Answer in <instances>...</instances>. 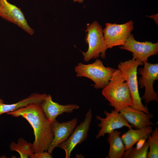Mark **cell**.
Instances as JSON below:
<instances>
[{
    "label": "cell",
    "mask_w": 158,
    "mask_h": 158,
    "mask_svg": "<svg viewBox=\"0 0 158 158\" xmlns=\"http://www.w3.org/2000/svg\"><path fill=\"white\" fill-rule=\"evenodd\" d=\"M7 114L16 117L21 116L31 125L35 136L32 144L34 153L47 151L53 136L51 123L43 112L41 104H31Z\"/></svg>",
    "instance_id": "1"
},
{
    "label": "cell",
    "mask_w": 158,
    "mask_h": 158,
    "mask_svg": "<svg viewBox=\"0 0 158 158\" xmlns=\"http://www.w3.org/2000/svg\"><path fill=\"white\" fill-rule=\"evenodd\" d=\"M102 94L116 111H119L124 107L132 106V99L128 85L119 69H116L109 83L103 88Z\"/></svg>",
    "instance_id": "2"
},
{
    "label": "cell",
    "mask_w": 158,
    "mask_h": 158,
    "mask_svg": "<svg viewBox=\"0 0 158 158\" xmlns=\"http://www.w3.org/2000/svg\"><path fill=\"white\" fill-rule=\"evenodd\" d=\"M74 69L77 77H85L91 80L94 83V87L96 89H103L107 85L116 70L105 67L98 59L91 64L79 63Z\"/></svg>",
    "instance_id": "3"
},
{
    "label": "cell",
    "mask_w": 158,
    "mask_h": 158,
    "mask_svg": "<svg viewBox=\"0 0 158 158\" xmlns=\"http://www.w3.org/2000/svg\"><path fill=\"white\" fill-rule=\"evenodd\" d=\"M143 64L144 63L140 60L133 58L124 62H121L118 64V67L128 85L132 99V106L146 113H148L149 112L147 107L143 104L140 96L137 76L138 67Z\"/></svg>",
    "instance_id": "4"
},
{
    "label": "cell",
    "mask_w": 158,
    "mask_h": 158,
    "mask_svg": "<svg viewBox=\"0 0 158 158\" xmlns=\"http://www.w3.org/2000/svg\"><path fill=\"white\" fill-rule=\"evenodd\" d=\"M85 38L88 47L86 52H82L84 60L88 62L92 59H96L100 56L102 59L106 57V51L108 49L105 42L103 30L101 25L95 21L88 25L86 29Z\"/></svg>",
    "instance_id": "5"
},
{
    "label": "cell",
    "mask_w": 158,
    "mask_h": 158,
    "mask_svg": "<svg viewBox=\"0 0 158 158\" xmlns=\"http://www.w3.org/2000/svg\"><path fill=\"white\" fill-rule=\"evenodd\" d=\"M144 67L138 71L141 75L138 80V85L141 88L145 87V92L141 98L145 103L148 104L151 102H157L158 97L154 90V82L158 79V64L144 63Z\"/></svg>",
    "instance_id": "6"
},
{
    "label": "cell",
    "mask_w": 158,
    "mask_h": 158,
    "mask_svg": "<svg viewBox=\"0 0 158 158\" xmlns=\"http://www.w3.org/2000/svg\"><path fill=\"white\" fill-rule=\"evenodd\" d=\"M105 25L103 30L108 49L123 45L134 28L132 20L121 24L107 23Z\"/></svg>",
    "instance_id": "7"
},
{
    "label": "cell",
    "mask_w": 158,
    "mask_h": 158,
    "mask_svg": "<svg viewBox=\"0 0 158 158\" xmlns=\"http://www.w3.org/2000/svg\"><path fill=\"white\" fill-rule=\"evenodd\" d=\"M92 118V110L90 109L86 114L84 121L76 127L65 141L58 146L65 151L66 158H70L75 147L87 139Z\"/></svg>",
    "instance_id": "8"
},
{
    "label": "cell",
    "mask_w": 158,
    "mask_h": 158,
    "mask_svg": "<svg viewBox=\"0 0 158 158\" xmlns=\"http://www.w3.org/2000/svg\"><path fill=\"white\" fill-rule=\"evenodd\" d=\"M121 49L129 51L133 53V58L143 63L147 61L148 58L158 53V43L150 42H140L135 40L130 34L124 44L119 47Z\"/></svg>",
    "instance_id": "9"
},
{
    "label": "cell",
    "mask_w": 158,
    "mask_h": 158,
    "mask_svg": "<svg viewBox=\"0 0 158 158\" xmlns=\"http://www.w3.org/2000/svg\"><path fill=\"white\" fill-rule=\"evenodd\" d=\"M104 113L106 116L105 118H102L99 115L96 117L97 119L100 121L98 124L100 129L95 136L96 139L104 137L106 134L123 127H127L128 129L133 127L119 111L111 110L110 112L105 110Z\"/></svg>",
    "instance_id": "10"
},
{
    "label": "cell",
    "mask_w": 158,
    "mask_h": 158,
    "mask_svg": "<svg viewBox=\"0 0 158 158\" xmlns=\"http://www.w3.org/2000/svg\"><path fill=\"white\" fill-rule=\"evenodd\" d=\"M0 16L8 21L14 23L30 35L34 30L28 25L20 9L7 0H0Z\"/></svg>",
    "instance_id": "11"
},
{
    "label": "cell",
    "mask_w": 158,
    "mask_h": 158,
    "mask_svg": "<svg viewBox=\"0 0 158 158\" xmlns=\"http://www.w3.org/2000/svg\"><path fill=\"white\" fill-rule=\"evenodd\" d=\"M78 119L60 123L56 119L51 123L53 138L47 152L51 154L54 149L65 141L69 137L76 126Z\"/></svg>",
    "instance_id": "12"
},
{
    "label": "cell",
    "mask_w": 158,
    "mask_h": 158,
    "mask_svg": "<svg viewBox=\"0 0 158 158\" xmlns=\"http://www.w3.org/2000/svg\"><path fill=\"white\" fill-rule=\"evenodd\" d=\"M119 112L124 117L128 122L136 129H141L154 124L150 120L154 115L128 106L121 109Z\"/></svg>",
    "instance_id": "13"
},
{
    "label": "cell",
    "mask_w": 158,
    "mask_h": 158,
    "mask_svg": "<svg viewBox=\"0 0 158 158\" xmlns=\"http://www.w3.org/2000/svg\"><path fill=\"white\" fill-rule=\"evenodd\" d=\"M43 112L51 123L59 115L64 113H71L78 109L80 106L75 104L61 105L54 102L50 94L47 95L41 104Z\"/></svg>",
    "instance_id": "14"
},
{
    "label": "cell",
    "mask_w": 158,
    "mask_h": 158,
    "mask_svg": "<svg viewBox=\"0 0 158 158\" xmlns=\"http://www.w3.org/2000/svg\"><path fill=\"white\" fill-rule=\"evenodd\" d=\"M47 95L45 94L33 93L28 97L17 102L11 104L0 103V115L3 114L13 111L31 104H41L46 98Z\"/></svg>",
    "instance_id": "15"
},
{
    "label": "cell",
    "mask_w": 158,
    "mask_h": 158,
    "mask_svg": "<svg viewBox=\"0 0 158 158\" xmlns=\"http://www.w3.org/2000/svg\"><path fill=\"white\" fill-rule=\"evenodd\" d=\"M151 126L141 129L132 128L123 134L121 138L125 147L126 150L132 147L136 143L142 140H146L152 131Z\"/></svg>",
    "instance_id": "16"
},
{
    "label": "cell",
    "mask_w": 158,
    "mask_h": 158,
    "mask_svg": "<svg viewBox=\"0 0 158 158\" xmlns=\"http://www.w3.org/2000/svg\"><path fill=\"white\" fill-rule=\"evenodd\" d=\"M121 133V132L115 130L108 134L107 140L109 146L108 158H122L126 149L120 136Z\"/></svg>",
    "instance_id": "17"
},
{
    "label": "cell",
    "mask_w": 158,
    "mask_h": 158,
    "mask_svg": "<svg viewBox=\"0 0 158 158\" xmlns=\"http://www.w3.org/2000/svg\"><path fill=\"white\" fill-rule=\"evenodd\" d=\"M149 147L147 141L140 146L132 147L125 151L122 158H147Z\"/></svg>",
    "instance_id": "18"
},
{
    "label": "cell",
    "mask_w": 158,
    "mask_h": 158,
    "mask_svg": "<svg viewBox=\"0 0 158 158\" xmlns=\"http://www.w3.org/2000/svg\"><path fill=\"white\" fill-rule=\"evenodd\" d=\"M147 138L149 151L148 152L147 158L158 157V128L156 126Z\"/></svg>",
    "instance_id": "19"
},
{
    "label": "cell",
    "mask_w": 158,
    "mask_h": 158,
    "mask_svg": "<svg viewBox=\"0 0 158 158\" xmlns=\"http://www.w3.org/2000/svg\"><path fill=\"white\" fill-rule=\"evenodd\" d=\"M18 145L29 155V157L34 153L31 143L21 138L18 139Z\"/></svg>",
    "instance_id": "20"
},
{
    "label": "cell",
    "mask_w": 158,
    "mask_h": 158,
    "mask_svg": "<svg viewBox=\"0 0 158 158\" xmlns=\"http://www.w3.org/2000/svg\"><path fill=\"white\" fill-rule=\"evenodd\" d=\"M11 150L17 152L20 155L21 158H28L29 155L24 151L18 145L14 142H12L10 146Z\"/></svg>",
    "instance_id": "21"
},
{
    "label": "cell",
    "mask_w": 158,
    "mask_h": 158,
    "mask_svg": "<svg viewBox=\"0 0 158 158\" xmlns=\"http://www.w3.org/2000/svg\"><path fill=\"white\" fill-rule=\"evenodd\" d=\"M30 158H52V157L51 154L48 152H35L31 155L30 157Z\"/></svg>",
    "instance_id": "22"
},
{
    "label": "cell",
    "mask_w": 158,
    "mask_h": 158,
    "mask_svg": "<svg viewBox=\"0 0 158 158\" xmlns=\"http://www.w3.org/2000/svg\"><path fill=\"white\" fill-rule=\"evenodd\" d=\"M148 17H150V18H152L154 19V20H155V21L156 23L157 24V23L158 21H157V18H158V16H157V14H156V15H153V16H148Z\"/></svg>",
    "instance_id": "23"
},
{
    "label": "cell",
    "mask_w": 158,
    "mask_h": 158,
    "mask_svg": "<svg viewBox=\"0 0 158 158\" xmlns=\"http://www.w3.org/2000/svg\"><path fill=\"white\" fill-rule=\"evenodd\" d=\"M75 2H77L80 3H82L83 2L84 0H73Z\"/></svg>",
    "instance_id": "24"
},
{
    "label": "cell",
    "mask_w": 158,
    "mask_h": 158,
    "mask_svg": "<svg viewBox=\"0 0 158 158\" xmlns=\"http://www.w3.org/2000/svg\"><path fill=\"white\" fill-rule=\"evenodd\" d=\"M4 103V101L0 98V103Z\"/></svg>",
    "instance_id": "25"
},
{
    "label": "cell",
    "mask_w": 158,
    "mask_h": 158,
    "mask_svg": "<svg viewBox=\"0 0 158 158\" xmlns=\"http://www.w3.org/2000/svg\"><path fill=\"white\" fill-rule=\"evenodd\" d=\"M0 4H1V2H0Z\"/></svg>",
    "instance_id": "26"
}]
</instances>
